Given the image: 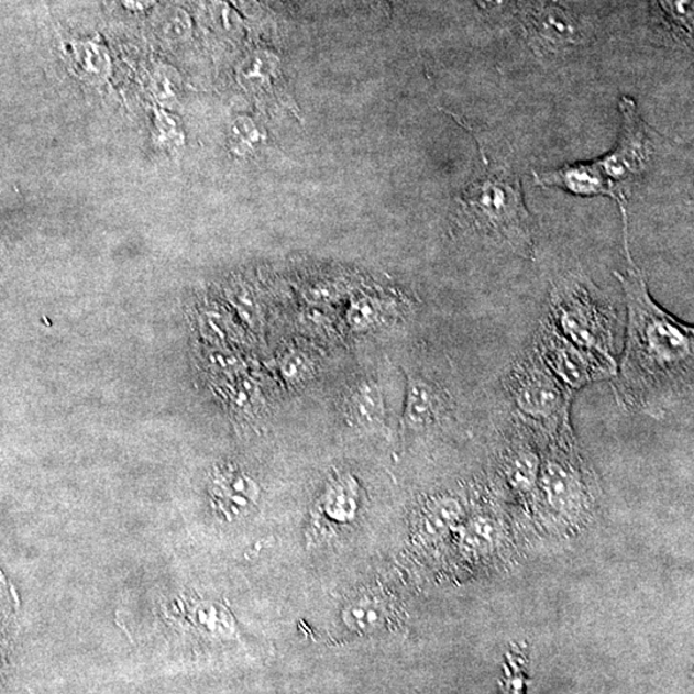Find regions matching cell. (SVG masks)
<instances>
[{
  "label": "cell",
  "mask_w": 694,
  "mask_h": 694,
  "mask_svg": "<svg viewBox=\"0 0 694 694\" xmlns=\"http://www.w3.org/2000/svg\"><path fill=\"white\" fill-rule=\"evenodd\" d=\"M624 240L630 266L614 274L627 302V342L612 381L623 400L659 410L692 388L694 330L653 300L643 272L632 262L628 235Z\"/></svg>",
  "instance_id": "obj_1"
},
{
  "label": "cell",
  "mask_w": 694,
  "mask_h": 694,
  "mask_svg": "<svg viewBox=\"0 0 694 694\" xmlns=\"http://www.w3.org/2000/svg\"><path fill=\"white\" fill-rule=\"evenodd\" d=\"M460 205L470 227L505 242L518 255L533 257V223L516 175L487 173L463 190Z\"/></svg>",
  "instance_id": "obj_2"
},
{
  "label": "cell",
  "mask_w": 694,
  "mask_h": 694,
  "mask_svg": "<svg viewBox=\"0 0 694 694\" xmlns=\"http://www.w3.org/2000/svg\"><path fill=\"white\" fill-rule=\"evenodd\" d=\"M547 318L576 345L615 361V311L586 278L569 274L557 280Z\"/></svg>",
  "instance_id": "obj_3"
},
{
  "label": "cell",
  "mask_w": 694,
  "mask_h": 694,
  "mask_svg": "<svg viewBox=\"0 0 694 694\" xmlns=\"http://www.w3.org/2000/svg\"><path fill=\"white\" fill-rule=\"evenodd\" d=\"M507 381L518 410L536 421L559 417L568 406L570 388L549 370L537 348L518 356Z\"/></svg>",
  "instance_id": "obj_4"
},
{
  "label": "cell",
  "mask_w": 694,
  "mask_h": 694,
  "mask_svg": "<svg viewBox=\"0 0 694 694\" xmlns=\"http://www.w3.org/2000/svg\"><path fill=\"white\" fill-rule=\"evenodd\" d=\"M536 348L549 370L571 392L581 390L596 381L612 379L615 376L616 361L576 345L564 338L548 318L540 322Z\"/></svg>",
  "instance_id": "obj_5"
},
{
  "label": "cell",
  "mask_w": 694,
  "mask_h": 694,
  "mask_svg": "<svg viewBox=\"0 0 694 694\" xmlns=\"http://www.w3.org/2000/svg\"><path fill=\"white\" fill-rule=\"evenodd\" d=\"M625 102H627V106L623 107V110L625 119H627L625 120L627 131H625L619 147L606 158L607 162L598 164L608 180L613 183L623 203L625 202L627 185L642 169L648 151L642 123L637 118L635 104L630 101Z\"/></svg>",
  "instance_id": "obj_6"
},
{
  "label": "cell",
  "mask_w": 694,
  "mask_h": 694,
  "mask_svg": "<svg viewBox=\"0 0 694 694\" xmlns=\"http://www.w3.org/2000/svg\"><path fill=\"white\" fill-rule=\"evenodd\" d=\"M538 185L555 187L583 197L608 196L624 208L621 198L598 164L564 166L560 170L536 175Z\"/></svg>",
  "instance_id": "obj_7"
},
{
  "label": "cell",
  "mask_w": 694,
  "mask_h": 694,
  "mask_svg": "<svg viewBox=\"0 0 694 694\" xmlns=\"http://www.w3.org/2000/svg\"><path fill=\"white\" fill-rule=\"evenodd\" d=\"M538 484L548 505L554 510L568 514L581 507L582 485L576 472L568 463L548 460L540 467Z\"/></svg>",
  "instance_id": "obj_8"
},
{
  "label": "cell",
  "mask_w": 694,
  "mask_h": 694,
  "mask_svg": "<svg viewBox=\"0 0 694 694\" xmlns=\"http://www.w3.org/2000/svg\"><path fill=\"white\" fill-rule=\"evenodd\" d=\"M404 407V423L409 430L423 431L429 429L440 415V388L430 379L419 375H409Z\"/></svg>",
  "instance_id": "obj_9"
},
{
  "label": "cell",
  "mask_w": 694,
  "mask_h": 694,
  "mask_svg": "<svg viewBox=\"0 0 694 694\" xmlns=\"http://www.w3.org/2000/svg\"><path fill=\"white\" fill-rule=\"evenodd\" d=\"M343 411L350 425L363 430L378 429L385 419V400L375 381L363 379L350 388Z\"/></svg>",
  "instance_id": "obj_10"
},
{
  "label": "cell",
  "mask_w": 694,
  "mask_h": 694,
  "mask_svg": "<svg viewBox=\"0 0 694 694\" xmlns=\"http://www.w3.org/2000/svg\"><path fill=\"white\" fill-rule=\"evenodd\" d=\"M213 498L225 515L239 516L255 506L258 487L241 472L221 471L213 480Z\"/></svg>",
  "instance_id": "obj_11"
},
{
  "label": "cell",
  "mask_w": 694,
  "mask_h": 694,
  "mask_svg": "<svg viewBox=\"0 0 694 694\" xmlns=\"http://www.w3.org/2000/svg\"><path fill=\"white\" fill-rule=\"evenodd\" d=\"M388 605L377 594H363L350 601L343 608L342 621L356 635L370 636L385 628L388 621Z\"/></svg>",
  "instance_id": "obj_12"
},
{
  "label": "cell",
  "mask_w": 694,
  "mask_h": 694,
  "mask_svg": "<svg viewBox=\"0 0 694 694\" xmlns=\"http://www.w3.org/2000/svg\"><path fill=\"white\" fill-rule=\"evenodd\" d=\"M320 508L328 520L345 525L352 522L360 509V486L350 475L335 477L326 487Z\"/></svg>",
  "instance_id": "obj_13"
},
{
  "label": "cell",
  "mask_w": 694,
  "mask_h": 694,
  "mask_svg": "<svg viewBox=\"0 0 694 694\" xmlns=\"http://www.w3.org/2000/svg\"><path fill=\"white\" fill-rule=\"evenodd\" d=\"M537 35L552 47H566L579 42V27L571 14L559 5H547L532 20Z\"/></svg>",
  "instance_id": "obj_14"
},
{
  "label": "cell",
  "mask_w": 694,
  "mask_h": 694,
  "mask_svg": "<svg viewBox=\"0 0 694 694\" xmlns=\"http://www.w3.org/2000/svg\"><path fill=\"white\" fill-rule=\"evenodd\" d=\"M71 59L76 74L90 84H102L109 79L111 60L103 45L95 41L71 44Z\"/></svg>",
  "instance_id": "obj_15"
},
{
  "label": "cell",
  "mask_w": 694,
  "mask_h": 694,
  "mask_svg": "<svg viewBox=\"0 0 694 694\" xmlns=\"http://www.w3.org/2000/svg\"><path fill=\"white\" fill-rule=\"evenodd\" d=\"M463 508L454 498H438L429 503L419 518V532L427 539L433 540L445 536L461 522Z\"/></svg>",
  "instance_id": "obj_16"
},
{
  "label": "cell",
  "mask_w": 694,
  "mask_h": 694,
  "mask_svg": "<svg viewBox=\"0 0 694 694\" xmlns=\"http://www.w3.org/2000/svg\"><path fill=\"white\" fill-rule=\"evenodd\" d=\"M540 461L536 452L524 448L510 454L506 464V477L517 492H529L538 484Z\"/></svg>",
  "instance_id": "obj_17"
},
{
  "label": "cell",
  "mask_w": 694,
  "mask_h": 694,
  "mask_svg": "<svg viewBox=\"0 0 694 694\" xmlns=\"http://www.w3.org/2000/svg\"><path fill=\"white\" fill-rule=\"evenodd\" d=\"M498 539V528L491 518L476 517L464 526L461 546L464 552L472 555H483L492 551Z\"/></svg>",
  "instance_id": "obj_18"
},
{
  "label": "cell",
  "mask_w": 694,
  "mask_h": 694,
  "mask_svg": "<svg viewBox=\"0 0 694 694\" xmlns=\"http://www.w3.org/2000/svg\"><path fill=\"white\" fill-rule=\"evenodd\" d=\"M671 16H674L683 24H692V0H662Z\"/></svg>",
  "instance_id": "obj_19"
},
{
  "label": "cell",
  "mask_w": 694,
  "mask_h": 694,
  "mask_svg": "<svg viewBox=\"0 0 694 694\" xmlns=\"http://www.w3.org/2000/svg\"><path fill=\"white\" fill-rule=\"evenodd\" d=\"M280 370L287 378L301 377L305 372H308V362H305L300 355H288Z\"/></svg>",
  "instance_id": "obj_20"
},
{
  "label": "cell",
  "mask_w": 694,
  "mask_h": 694,
  "mask_svg": "<svg viewBox=\"0 0 694 694\" xmlns=\"http://www.w3.org/2000/svg\"><path fill=\"white\" fill-rule=\"evenodd\" d=\"M121 2L124 3L128 10L143 11L154 4L156 0H121Z\"/></svg>",
  "instance_id": "obj_21"
},
{
  "label": "cell",
  "mask_w": 694,
  "mask_h": 694,
  "mask_svg": "<svg viewBox=\"0 0 694 694\" xmlns=\"http://www.w3.org/2000/svg\"><path fill=\"white\" fill-rule=\"evenodd\" d=\"M478 2L482 4L484 10L499 11L505 9L509 0H478Z\"/></svg>",
  "instance_id": "obj_22"
}]
</instances>
